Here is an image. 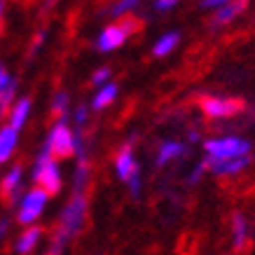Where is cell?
Masks as SVG:
<instances>
[{"label":"cell","instance_id":"obj_31","mask_svg":"<svg viewBox=\"0 0 255 255\" xmlns=\"http://www.w3.org/2000/svg\"><path fill=\"white\" fill-rule=\"evenodd\" d=\"M187 140H190V143H197V140H199V131L190 129V131H187Z\"/></svg>","mask_w":255,"mask_h":255},{"label":"cell","instance_id":"obj_24","mask_svg":"<svg viewBox=\"0 0 255 255\" xmlns=\"http://www.w3.org/2000/svg\"><path fill=\"white\" fill-rule=\"evenodd\" d=\"M133 7H138V2H136V0H124V2H115V5L110 7V14L120 19V16H124L127 12H131Z\"/></svg>","mask_w":255,"mask_h":255},{"label":"cell","instance_id":"obj_26","mask_svg":"<svg viewBox=\"0 0 255 255\" xmlns=\"http://www.w3.org/2000/svg\"><path fill=\"white\" fill-rule=\"evenodd\" d=\"M204 171H209V166H206V162L201 159V162L197 164V166H194L192 171H190V178H187V183H190V185H194V183H199L201 176H204Z\"/></svg>","mask_w":255,"mask_h":255},{"label":"cell","instance_id":"obj_12","mask_svg":"<svg viewBox=\"0 0 255 255\" xmlns=\"http://www.w3.org/2000/svg\"><path fill=\"white\" fill-rule=\"evenodd\" d=\"M187 152V145L185 143H180V140H162L159 147H157V166H166V164L176 162L180 157Z\"/></svg>","mask_w":255,"mask_h":255},{"label":"cell","instance_id":"obj_7","mask_svg":"<svg viewBox=\"0 0 255 255\" xmlns=\"http://www.w3.org/2000/svg\"><path fill=\"white\" fill-rule=\"evenodd\" d=\"M136 31H138V21L136 19H120L115 23H108L96 35V49L103 52V54H110V52L120 49Z\"/></svg>","mask_w":255,"mask_h":255},{"label":"cell","instance_id":"obj_20","mask_svg":"<svg viewBox=\"0 0 255 255\" xmlns=\"http://www.w3.org/2000/svg\"><path fill=\"white\" fill-rule=\"evenodd\" d=\"M70 96L68 92H56L54 94V99H52V115L56 117V122H68V117H70Z\"/></svg>","mask_w":255,"mask_h":255},{"label":"cell","instance_id":"obj_5","mask_svg":"<svg viewBox=\"0 0 255 255\" xmlns=\"http://www.w3.org/2000/svg\"><path fill=\"white\" fill-rule=\"evenodd\" d=\"M31 178H33V183H35V187L45 190L49 197L59 192L61 185H63L61 166H59V162L52 159L49 152H45L42 147H40V152H38V159H35V166H33Z\"/></svg>","mask_w":255,"mask_h":255},{"label":"cell","instance_id":"obj_16","mask_svg":"<svg viewBox=\"0 0 255 255\" xmlns=\"http://www.w3.org/2000/svg\"><path fill=\"white\" fill-rule=\"evenodd\" d=\"M244 7H246V2H223V7H218L216 14L211 16V26H213V28L227 26V23L234 21V19L244 12Z\"/></svg>","mask_w":255,"mask_h":255},{"label":"cell","instance_id":"obj_22","mask_svg":"<svg viewBox=\"0 0 255 255\" xmlns=\"http://www.w3.org/2000/svg\"><path fill=\"white\" fill-rule=\"evenodd\" d=\"M89 113H92V108H89L87 103H78V106L73 108V113H70V117L75 120V129H85L87 120H89Z\"/></svg>","mask_w":255,"mask_h":255},{"label":"cell","instance_id":"obj_17","mask_svg":"<svg viewBox=\"0 0 255 255\" xmlns=\"http://www.w3.org/2000/svg\"><path fill=\"white\" fill-rule=\"evenodd\" d=\"M117 94H120V87H117L115 82H110V85L101 87V89H96V94H94V99H92V103H89V108L96 110V113H99V110L110 108V106L115 103Z\"/></svg>","mask_w":255,"mask_h":255},{"label":"cell","instance_id":"obj_10","mask_svg":"<svg viewBox=\"0 0 255 255\" xmlns=\"http://www.w3.org/2000/svg\"><path fill=\"white\" fill-rule=\"evenodd\" d=\"M204 162L209 166V171L213 176L218 178H232V176H239L241 171L248 169V164H251V157H241V159H227V162H211L204 157Z\"/></svg>","mask_w":255,"mask_h":255},{"label":"cell","instance_id":"obj_8","mask_svg":"<svg viewBox=\"0 0 255 255\" xmlns=\"http://www.w3.org/2000/svg\"><path fill=\"white\" fill-rule=\"evenodd\" d=\"M201 113L211 120H225V117H234L244 110V103L239 99H230V96H213L206 94L199 99Z\"/></svg>","mask_w":255,"mask_h":255},{"label":"cell","instance_id":"obj_21","mask_svg":"<svg viewBox=\"0 0 255 255\" xmlns=\"http://www.w3.org/2000/svg\"><path fill=\"white\" fill-rule=\"evenodd\" d=\"M248 241V220L244 213H234L232 216V244L234 248H244Z\"/></svg>","mask_w":255,"mask_h":255},{"label":"cell","instance_id":"obj_11","mask_svg":"<svg viewBox=\"0 0 255 255\" xmlns=\"http://www.w3.org/2000/svg\"><path fill=\"white\" fill-rule=\"evenodd\" d=\"M31 110H33V101L28 96H21V99H16V103L9 108L7 113V124L16 131H21L23 124L28 122V117H31Z\"/></svg>","mask_w":255,"mask_h":255},{"label":"cell","instance_id":"obj_1","mask_svg":"<svg viewBox=\"0 0 255 255\" xmlns=\"http://www.w3.org/2000/svg\"><path fill=\"white\" fill-rule=\"evenodd\" d=\"M87 213H89V201H87V194H78L73 192L66 206L61 209V216H59V225H56L54 237H59L61 241L68 244L73 237H78L82 232V227L87 223Z\"/></svg>","mask_w":255,"mask_h":255},{"label":"cell","instance_id":"obj_9","mask_svg":"<svg viewBox=\"0 0 255 255\" xmlns=\"http://www.w3.org/2000/svg\"><path fill=\"white\" fill-rule=\"evenodd\" d=\"M16 89L19 80L9 73L5 63H0V115H7L9 108L16 103Z\"/></svg>","mask_w":255,"mask_h":255},{"label":"cell","instance_id":"obj_2","mask_svg":"<svg viewBox=\"0 0 255 255\" xmlns=\"http://www.w3.org/2000/svg\"><path fill=\"white\" fill-rule=\"evenodd\" d=\"M206 159L211 162H227V159H241L251 155V143L241 136H218L204 143Z\"/></svg>","mask_w":255,"mask_h":255},{"label":"cell","instance_id":"obj_4","mask_svg":"<svg viewBox=\"0 0 255 255\" xmlns=\"http://www.w3.org/2000/svg\"><path fill=\"white\" fill-rule=\"evenodd\" d=\"M42 150L49 152L52 159H68L78 152V143H75V131L70 129L68 122H54V127L49 129Z\"/></svg>","mask_w":255,"mask_h":255},{"label":"cell","instance_id":"obj_13","mask_svg":"<svg viewBox=\"0 0 255 255\" xmlns=\"http://www.w3.org/2000/svg\"><path fill=\"white\" fill-rule=\"evenodd\" d=\"M19 133L16 129H12L9 124H2L0 127V164L9 162L14 157L16 147H19Z\"/></svg>","mask_w":255,"mask_h":255},{"label":"cell","instance_id":"obj_28","mask_svg":"<svg viewBox=\"0 0 255 255\" xmlns=\"http://www.w3.org/2000/svg\"><path fill=\"white\" fill-rule=\"evenodd\" d=\"M9 232V218H0V241L7 237Z\"/></svg>","mask_w":255,"mask_h":255},{"label":"cell","instance_id":"obj_25","mask_svg":"<svg viewBox=\"0 0 255 255\" xmlns=\"http://www.w3.org/2000/svg\"><path fill=\"white\" fill-rule=\"evenodd\" d=\"M45 40H47V31L42 28V31H38V33H35V38H33V42H31V52H28V59H33V56H35V54L40 52V49H42Z\"/></svg>","mask_w":255,"mask_h":255},{"label":"cell","instance_id":"obj_15","mask_svg":"<svg viewBox=\"0 0 255 255\" xmlns=\"http://www.w3.org/2000/svg\"><path fill=\"white\" fill-rule=\"evenodd\" d=\"M21 183H23V169H21V164L9 166L7 173L0 178V192H2V197H7V199L14 201L16 192H19V187H21Z\"/></svg>","mask_w":255,"mask_h":255},{"label":"cell","instance_id":"obj_14","mask_svg":"<svg viewBox=\"0 0 255 255\" xmlns=\"http://www.w3.org/2000/svg\"><path fill=\"white\" fill-rule=\"evenodd\" d=\"M42 241V230H40L38 225L35 227H26L19 237L14 239V253L16 255H31L38 244Z\"/></svg>","mask_w":255,"mask_h":255},{"label":"cell","instance_id":"obj_27","mask_svg":"<svg viewBox=\"0 0 255 255\" xmlns=\"http://www.w3.org/2000/svg\"><path fill=\"white\" fill-rule=\"evenodd\" d=\"M176 5H178L176 0H157L155 9H157V12H169V9H173Z\"/></svg>","mask_w":255,"mask_h":255},{"label":"cell","instance_id":"obj_30","mask_svg":"<svg viewBox=\"0 0 255 255\" xmlns=\"http://www.w3.org/2000/svg\"><path fill=\"white\" fill-rule=\"evenodd\" d=\"M5 9H7V5L0 2V33H2V26H5Z\"/></svg>","mask_w":255,"mask_h":255},{"label":"cell","instance_id":"obj_18","mask_svg":"<svg viewBox=\"0 0 255 255\" xmlns=\"http://www.w3.org/2000/svg\"><path fill=\"white\" fill-rule=\"evenodd\" d=\"M178 45H180V33L178 31H166L164 35H159V38L155 40V45H152V56L164 59V56H169Z\"/></svg>","mask_w":255,"mask_h":255},{"label":"cell","instance_id":"obj_29","mask_svg":"<svg viewBox=\"0 0 255 255\" xmlns=\"http://www.w3.org/2000/svg\"><path fill=\"white\" fill-rule=\"evenodd\" d=\"M223 2L225 0H204V2H201V7H223Z\"/></svg>","mask_w":255,"mask_h":255},{"label":"cell","instance_id":"obj_3","mask_svg":"<svg viewBox=\"0 0 255 255\" xmlns=\"http://www.w3.org/2000/svg\"><path fill=\"white\" fill-rule=\"evenodd\" d=\"M115 173L117 178L127 183L131 197L138 199L140 197V190H143V180H140V166H138V159H136V152H133V145L127 143L117 150L115 155Z\"/></svg>","mask_w":255,"mask_h":255},{"label":"cell","instance_id":"obj_6","mask_svg":"<svg viewBox=\"0 0 255 255\" xmlns=\"http://www.w3.org/2000/svg\"><path fill=\"white\" fill-rule=\"evenodd\" d=\"M47 204H49V194L33 185L31 190H26L21 194V199L16 204V223L23 225V227H35V223L45 213Z\"/></svg>","mask_w":255,"mask_h":255},{"label":"cell","instance_id":"obj_19","mask_svg":"<svg viewBox=\"0 0 255 255\" xmlns=\"http://www.w3.org/2000/svg\"><path fill=\"white\" fill-rule=\"evenodd\" d=\"M89 178H92V162H89V157H87V159H78L75 173H73V192L87 194Z\"/></svg>","mask_w":255,"mask_h":255},{"label":"cell","instance_id":"obj_23","mask_svg":"<svg viewBox=\"0 0 255 255\" xmlns=\"http://www.w3.org/2000/svg\"><path fill=\"white\" fill-rule=\"evenodd\" d=\"M110 78H113V70H110L108 66H101V68H96L92 73V85L96 87V89H101V87L110 85Z\"/></svg>","mask_w":255,"mask_h":255}]
</instances>
